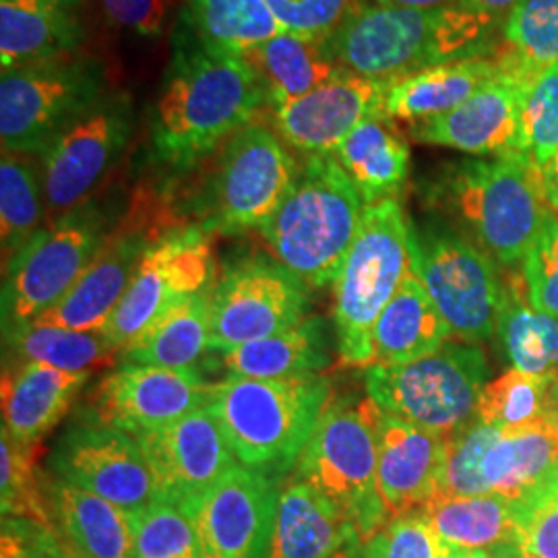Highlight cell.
Listing matches in <instances>:
<instances>
[{
  "mask_svg": "<svg viewBox=\"0 0 558 558\" xmlns=\"http://www.w3.org/2000/svg\"><path fill=\"white\" fill-rule=\"evenodd\" d=\"M48 220L41 179L25 156L2 151L0 160V240L4 265Z\"/></svg>",
  "mask_w": 558,
  "mask_h": 558,
  "instance_id": "39",
  "label": "cell"
},
{
  "mask_svg": "<svg viewBox=\"0 0 558 558\" xmlns=\"http://www.w3.org/2000/svg\"><path fill=\"white\" fill-rule=\"evenodd\" d=\"M54 527L80 558H137L131 513L57 478L46 480Z\"/></svg>",
  "mask_w": 558,
  "mask_h": 558,
  "instance_id": "27",
  "label": "cell"
},
{
  "mask_svg": "<svg viewBox=\"0 0 558 558\" xmlns=\"http://www.w3.org/2000/svg\"><path fill=\"white\" fill-rule=\"evenodd\" d=\"M518 154L538 170L558 154V62L544 69L523 96Z\"/></svg>",
  "mask_w": 558,
  "mask_h": 558,
  "instance_id": "43",
  "label": "cell"
},
{
  "mask_svg": "<svg viewBox=\"0 0 558 558\" xmlns=\"http://www.w3.org/2000/svg\"><path fill=\"white\" fill-rule=\"evenodd\" d=\"M135 106L126 92H108L73 120L40 156L48 220L94 199L135 135Z\"/></svg>",
  "mask_w": 558,
  "mask_h": 558,
  "instance_id": "13",
  "label": "cell"
},
{
  "mask_svg": "<svg viewBox=\"0 0 558 558\" xmlns=\"http://www.w3.org/2000/svg\"><path fill=\"white\" fill-rule=\"evenodd\" d=\"M331 393L323 375L274 380L230 375L209 387L207 410L242 468L281 482L296 470Z\"/></svg>",
  "mask_w": 558,
  "mask_h": 558,
  "instance_id": "3",
  "label": "cell"
},
{
  "mask_svg": "<svg viewBox=\"0 0 558 558\" xmlns=\"http://www.w3.org/2000/svg\"><path fill=\"white\" fill-rule=\"evenodd\" d=\"M379 416L371 399L331 401L294 470V480L317 488L352 521L360 542L375 536L391 519L377 484Z\"/></svg>",
  "mask_w": 558,
  "mask_h": 558,
  "instance_id": "8",
  "label": "cell"
},
{
  "mask_svg": "<svg viewBox=\"0 0 558 558\" xmlns=\"http://www.w3.org/2000/svg\"><path fill=\"white\" fill-rule=\"evenodd\" d=\"M211 290L182 300L120 350L122 366H158L195 371L209 348Z\"/></svg>",
  "mask_w": 558,
  "mask_h": 558,
  "instance_id": "32",
  "label": "cell"
},
{
  "mask_svg": "<svg viewBox=\"0 0 558 558\" xmlns=\"http://www.w3.org/2000/svg\"><path fill=\"white\" fill-rule=\"evenodd\" d=\"M440 558H472L470 550H459V548H447L442 550V557Z\"/></svg>",
  "mask_w": 558,
  "mask_h": 558,
  "instance_id": "57",
  "label": "cell"
},
{
  "mask_svg": "<svg viewBox=\"0 0 558 558\" xmlns=\"http://www.w3.org/2000/svg\"><path fill=\"white\" fill-rule=\"evenodd\" d=\"M500 428L474 420L470 426L449 437L447 463L440 480L439 497H478L493 495L482 474V461Z\"/></svg>",
  "mask_w": 558,
  "mask_h": 558,
  "instance_id": "45",
  "label": "cell"
},
{
  "mask_svg": "<svg viewBox=\"0 0 558 558\" xmlns=\"http://www.w3.org/2000/svg\"><path fill=\"white\" fill-rule=\"evenodd\" d=\"M265 106L259 83L239 54L182 29L149 110L154 156L168 168L191 170L246 126Z\"/></svg>",
  "mask_w": 558,
  "mask_h": 558,
  "instance_id": "1",
  "label": "cell"
},
{
  "mask_svg": "<svg viewBox=\"0 0 558 558\" xmlns=\"http://www.w3.org/2000/svg\"><path fill=\"white\" fill-rule=\"evenodd\" d=\"M161 500L182 505L240 465L218 420L203 405L189 416L137 437Z\"/></svg>",
  "mask_w": 558,
  "mask_h": 558,
  "instance_id": "22",
  "label": "cell"
},
{
  "mask_svg": "<svg viewBox=\"0 0 558 558\" xmlns=\"http://www.w3.org/2000/svg\"><path fill=\"white\" fill-rule=\"evenodd\" d=\"M333 558H364V555H362V542H356V544H350V546L341 548Z\"/></svg>",
  "mask_w": 558,
  "mask_h": 558,
  "instance_id": "56",
  "label": "cell"
},
{
  "mask_svg": "<svg viewBox=\"0 0 558 558\" xmlns=\"http://www.w3.org/2000/svg\"><path fill=\"white\" fill-rule=\"evenodd\" d=\"M299 170L279 135L248 122L223 143L197 197V223L209 234L260 230L292 191Z\"/></svg>",
  "mask_w": 558,
  "mask_h": 558,
  "instance_id": "10",
  "label": "cell"
},
{
  "mask_svg": "<svg viewBox=\"0 0 558 558\" xmlns=\"http://www.w3.org/2000/svg\"><path fill=\"white\" fill-rule=\"evenodd\" d=\"M422 511L447 548L482 550L493 558H521L515 500L495 493L437 497Z\"/></svg>",
  "mask_w": 558,
  "mask_h": 558,
  "instance_id": "30",
  "label": "cell"
},
{
  "mask_svg": "<svg viewBox=\"0 0 558 558\" xmlns=\"http://www.w3.org/2000/svg\"><path fill=\"white\" fill-rule=\"evenodd\" d=\"M279 482L236 465L180 509L195 523L203 558H269Z\"/></svg>",
  "mask_w": 558,
  "mask_h": 558,
  "instance_id": "18",
  "label": "cell"
},
{
  "mask_svg": "<svg viewBox=\"0 0 558 558\" xmlns=\"http://www.w3.org/2000/svg\"><path fill=\"white\" fill-rule=\"evenodd\" d=\"M412 271V221L398 199L364 205L359 234L333 281L339 359L373 366V329Z\"/></svg>",
  "mask_w": 558,
  "mask_h": 558,
  "instance_id": "6",
  "label": "cell"
},
{
  "mask_svg": "<svg viewBox=\"0 0 558 558\" xmlns=\"http://www.w3.org/2000/svg\"><path fill=\"white\" fill-rule=\"evenodd\" d=\"M389 85L339 66L315 92L274 110L278 135L306 158L329 156L364 120L385 114Z\"/></svg>",
  "mask_w": 558,
  "mask_h": 558,
  "instance_id": "20",
  "label": "cell"
},
{
  "mask_svg": "<svg viewBox=\"0 0 558 558\" xmlns=\"http://www.w3.org/2000/svg\"><path fill=\"white\" fill-rule=\"evenodd\" d=\"M209 387L197 371L120 366L96 385L83 420L137 439L207 405Z\"/></svg>",
  "mask_w": 558,
  "mask_h": 558,
  "instance_id": "19",
  "label": "cell"
},
{
  "mask_svg": "<svg viewBox=\"0 0 558 558\" xmlns=\"http://www.w3.org/2000/svg\"><path fill=\"white\" fill-rule=\"evenodd\" d=\"M0 558H80L57 532L36 521L2 518Z\"/></svg>",
  "mask_w": 558,
  "mask_h": 558,
  "instance_id": "50",
  "label": "cell"
},
{
  "mask_svg": "<svg viewBox=\"0 0 558 558\" xmlns=\"http://www.w3.org/2000/svg\"><path fill=\"white\" fill-rule=\"evenodd\" d=\"M40 447H23L2 430L0 440V507L2 518L36 521L57 532L52 511L46 497L44 476L36 468Z\"/></svg>",
  "mask_w": 558,
  "mask_h": 558,
  "instance_id": "40",
  "label": "cell"
},
{
  "mask_svg": "<svg viewBox=\"0 0 558 558\" xmlns=\"http://www.w3.org/2000/svg\"><path fill=\"white\" fill-rule=\"evenodd\" d=\"M519 2L521 0H459V7L502 21L505 15L507 17L511 15V11L518 7Z\"/></svg>",
  "mask_w": 558,
  "mask_h": 558,
  "instance_id": "52",
  "label": "cell"
},
{
  "mask_svg": "<svg viewBox=\"0 0 558 558\" xmlns=\"http://www.w3.org/2000/svg\"><path fill=\"white\" fill-rule=\"evenodd\" d=\"M286 32L329 38L356 9V0H265Z\"/></svg>",
  "mask_w": 558,
  "mask_h": 558,
  "instance_id": "48",
  "label": "cell"
},
{
  "mask_svg": "<svg viewBox=\"0 0 558 558\" xmlns=\"http://www.w3.org/2000/svg\"><path fill=\"white\" fill-rule=\"evenodd\" d=\"M502 21L463 7H359L327 38L339 66L371 80L398 81L458 60L490 57Z\"/></svg>",
  "mask_w": 558,
  "mask_h": 558,
  "instance_id": "2",
  "label": "cell"
},
{
  "mask_svg": "<svg viewBox=\"0 0 558 558\" xmlns=\"http://www.w3.org/2000/svg\"><path fill=\"white\" fill-rule=\"evenodd\" d=\"M509 57L530 75L558 62V0H521L502 21Z\"/></svg>",
  "mask_w": 558,
  "mask_h": 558,
  "instance_id": "41",
  "label": "cell"
},
{
  "mask_svg": "<svg viewBox=\"0 0 558 558\" xmlns=\"http://www.w3.org/2000/svg\"><path fill=\"white\" fill-rule=\"evenodd\" d=\"M364 205L398 199L410 174V147L387 114L364 120L333 151Z\"/></svg>",
  "mask_w": 558,
  "mask_h": 558,
  "instance_id": "34",
  "label": "cell"
},
{
  "mask_svg": "<svg viewBox=\"0 0 558 558\" xmlns=\"http://www.w3.org/2000/svg\"><path fill=\"white\" fill-rule=\"evenodd\" d=\"M108 92L104 62L81 52L2 71V151L41 156L59 133Z\"/></svg>",
  "mask_w": 558,
  "mask_h": 558,
  "instance_id": "11",
  "label": "cell"
},
{
  "mask_svg": "<svg viewBox=\"0 0 558 558\" xmlns=\"http://www.w3.org/2000/svg\"><path fill=\"white\" fill-rule=\"evenodd\" d=\"M331 364L327 327L311 317L278 336L257 339L223 352V366L234 377L302 379L317 377Z\"/></svg>",
  "mask_w": 558,
  "mask_h": 558,
  "instance_id": "35",
  "label": "cell"
},
{
  "mask_svg": "<svg viewBox=\"0 0 558 558\" xmlns=\"http://www.w3.org/2000/svg\"><path fill=\"white\" fill-rule=\"evenodd\" d=\"M523 279L527 299L534 308L558 319V216L542 228L538 240L523 260Z\"/></svg>",
  "mask_w": 558,
  "mask_h": 558,
  "instance_id": "47",
  "label": "cell"
},
{
  "mask_svg": "<svg viewBox=\"0 0 558 558\" xmlns=\"http://www.w3.org/2000/svg\"><path fill=\"white\" fill-rule=\"evenodd\" d=\"M449 437L380 412L377 484L389 518L424 509L439 497Z\"/></svg>",
  "mask_w": 558,
  "mask_h": 558,
  "instance_id": "23",
  "label": "cell"
},
{
  "mask_svg": "<svg viewBox=\"0 0 558 558\" xmlns=\"http://www.w3.org/2000/svg\"><path fill=\"white\" fill-rule=\"evenodd\" d=\"M412 269L463 343L490 339L499 323L502 281L493 259L445 221L412 223Z\"/></svg>",
  "mask_w": 558,
  "mask_h": 558,
  "instance_id": "12",
  "label": "cell"
},
{
  "mask_svg": "<svg viewBox=\"0 0 558 558\" xmlns=\"http://www.w3.org/2000/svg\"><path fill=\"white\" fill-rule=\"evenodd\" d=\"M430 199L458 221L465 239L505 267L525 260L555 214L544 197L538 168L518 151L447 166L433 184Z\"/></svg>",
  "mask_w": 558,
  "mask_h": 558,
  "instance_id": "4",
  "label": "cell"
},
{
  "mask_svg": "<svg viewBox=\"0 0 558 558\" xmlns=\"http://www.w3.org/2000/svg\"><path fill=\"white\" fill-rule=\"evenodd\" d=\"M131 519L137 558H203L197 527L179 505L158 500Z\"/></svg>",
  "mask_w": 558,
  "mask_h": 558,
  "instance_id": "44",
  "label": "cell"
},
{
  "mask_svg": "<svg viewBox=\"0 0 558 558\" xmlns=\"http://www.w3.org/2000/svg\"><path fill=\"white\" fill-rule=\"evenodd\" d=\"M548 380L532 377L518 368L486 383L480 398L478 420L500 430L525 428L546 420Z\"/></svg>",
  "mask_w": 558,
  "mask_h": 558,
  "instance_id": "42",
  "label": "cell"
},
{
  "mask_svg": "<svg viewBox=\"0 0 558 558\" xmlns=\"http://www.w3.org/2000/svg\"><path fill=\"white\" fill-rule=\"evenodd\" d=\"M259 83L265 106L276 110L315 92L338 73L327 38L281 32L240 54Z\"/></svg>",
  "mask_w": 558,
  "mask_h": 558,
  "instance_id": "28",
  "label": "cell"
},
{
  "mask_svg": "<svg viewBox=\"0 0 558 558\" xmlns=\"http://www.w3.org/2000/svg\"><path fill=\"white\" fill-rule=\"evenodd\" d=\"M546 418L553 420L558 426V380L548 383V403H546Z\"/></svg>",
  "mask_w": 558,
  "mask_h": 558,
  "instance_id": "55",
  "label": "cell"
},
{
  "mask_svg": "<svg viewBox=\"0 0 558 558\" xmlns=\"http://www.w3.org/2000/svg\"><path fill=\"white\" fill-rule=\"evenodd\" d=\"M101 11L117 27L137 38H160L170 20V0H100Z\"/></svg>",
  "mask_w": 558,
  "mask_h": 558,
  "instance_id": "51",
  "label": "cell"
},
{
  "mask_svg": "<svg viewBox=\"0 0 558 558\" xmlns=\"http://www.w3.org/2000/svg\"><path fill=\"white\" fill-rule=\"evenodd\" d=\"M451 338L447 320L412 269L373 329V366L416 362Z\"/></svg>",
  "mask_w": 558,
  "mask_h": 558,
  "instance_id": "31",
  "label": "cell"
},
{
  "mask_svg": "<svg viewBox=\"0 0 558 558\" xmlns=\"http://www.w3.org/2000/svg\"><path fill=\"white\" fill-rule=\"evenodd\" d=\"M497 331L513 368L558 380V319L532 306L523 274L502 283Z\"/></svg>",
  "mask_w": 558,
  "mask_h": 558,
  "instance_id": "36",
  "label": "cell"
},
{
  "mask_svg": "<svg viewBox=\"0 0 558 558\" xmlns=\"http://www.w3.org/2000/svg\"><path fill=\"white\" fill-rule=\"evenodd\" d=\"M379 4L389 7H405V9H445L458 7L459 0H377Z\"/></svg>",
  "mask_w": 558,
  "mask_h": 558,
  "instance_id": "54",
  "label": "cell"
},
{
  "mask_svg": "<svg viewBox=\"0 0 558 558\" xmlns=\"http://www.w3.org/2000/svg\"><path fill=\"white\" fill-rule=\"evenodd\" d=\"M89 373H71L40 362H21L2 377V430L23 447L40 440L71 410Z\"/></svg>",
  "mask_w": 558,
  "mask_h": 558,
  "instance_id": "25",
  "label": "cell"
},
{
  "mask_svg": "<svg viewBox=\"0 0 558 558\" xmlns=\"http://www.w3.org/2000/svg\"><path fill=\"white\" fill-rule=\"evenodd\" d=\"M558 472V426L553 420L500 430L482 461L490 490L521 500L542 490Z\"/></svg>",
  "mask_w": 558,
  "mask_h": 558,
  "instance_id": "33",
  "label": "cell"
},
{
  "mask_svg": "<svg viewBox=\"0 0 558 558\" xmlns=\"http://www.w3.org/2000/svg\"><path fill=\"white\" fill-rule=\"evenodd\" d=\"M539 174H542V189H544L546 203L555 214H558V154L555 160L539 170Z\"/></svg>",
  "mask_w": 558,
  "mask_h": 558,
  "instance_id": "53",
  "label": "cell"
},
{
  "mask_svg": "<svg viewBox=\"0 0 558 558\" xmlns=\"http://www.w3.org/2000/svg\"><path fill=\"white\" fill-rule=\"evenodd\" d=\"M356 542L352 521L317 488L300 480L281 488L269 558H333Z\"/></svg>",
  "mask_w": 558,
  "mask_h": 558,
  "instance_id": "26",
  "label": "cell"
},
{
  "mask_svg": "<svg viewBox=\"0 0 558 558\" xmlns=\"http://www.w3.org/2000/svg\"><path fill=\"white\" fill-rule=\"evenodd\" d=\"M306 308L308 286L279 260H234L214 281L209 348L230 352L278 336L302 323Z\"/></svg>",
  "mask_w": 558,
  "mask_h": 558,
  "instance_id": "15",
  "label": "cell"
},
{
  "mask_svg": "<svg viewBox=\"0 0 558 558\" xmlns=\"http://www.w3.org/2000/svg\"><path fill=\"white\" fill-rule=\"evenodd\" d=\"M486 377V356L476 343L447 341L410 364L371 366L366 393L380 412L453 437L478 420Z\"/></svg>",
  "mask_w": 558,
  "mask_h": 558,
  "instance_id": "9",
  "label": "cell"
},
{
  "mask_svg": "<svg viewBox=\"0 0 558 558\" xmlns=\"http://www.w3.org/2000/svg\"><path fill=\"white\" fill-rule=\"evenodd\" d=\"M362 214L364 201L336 156H311L260 236L274 259L308 288H325L338 278Z\"/></svg>",
  "mask_w": 558,
  "mask_h": 558,
  "instance_id": "5",
  "label": "cell"
},
{
  "mask_svg": "<svg viewBox=\"0 0 558 558\" xmlns=\"http://www.w3.org/2000/svg\"><path fill=\"white\" fill-rule=\"evenodd\" d=\"M189 23L214 48L244 54L283 29L265 0H184Z\"/></svg>",
  "mask_w": 558,
  "mask_h": 558,
  "instance_id": "37",
  "label": "cell"
},
{
  "mask_svg": "<svg viewBox=\"0 0 558 558\" xmlns=\"http://www.w3.org/2000/svg\"><path fill=\"white\" fill-rule=\"evenodd\" d=\"M542 490H544V493H548V495H553V497L558 500V472L557 476L550 480V482H548V484H546Z\"/></svg>",
  "mask_w": 558,
  "mask_h": 558,
  "instance_id": "58",
  "label": "cell"
},
{
  "mask_svg": "<svg viewBox=\"0 0 558 558\" xmlns=\"http://www.w3.org/2000/svg\"><path fill=\"white\" fill-rule=\"evenodd\" d=\"M80 0H0L2 71L80 52Z\"/></svg>",
  "mask_w": 558,
  "mask_h": 558,
  "instance_id": "24",
  "label": "cell"
},
{
  "mask_svg": "<svg viewBox=\"0 0 558 558\" xmlns=\"http://www.w3.org/2000/svg\"><path fill=\"white\" fill-rule=\"evenodd\" d=\"M505 69L502 57L458 60L391 81L385 114L412 124L439 119L470 100Z\"/></svg>",
  "mask_w": 558,
  "mask_h": 558,
  "instance_id": "29",
  "label": "cell"
},
{
  "mask_svg": "<svg viewBox=\"0 0 558 558\" xmlns=\"http://www.w3.org/2000/svg\"><path fill=\"white\" fill-rule=\"evenodd\" d=\"M505 69L468 101L439 119L410 126L412 140L451 147L470 156H505L518 151L523 96L538 75H530L507 52Z\"/></svg>",
  "mask_w": 558,
  "mask_h": 558,
  "instance_id": "21",
  "label": "cell"
},
{
  "mask_svg": "<svg viewBox=\"0 0 558 558\" xmlns=\"http://www.w3.org/2000/svg\"><path fill=\"white\" fill-rule=\"evenodd\" d=\"M48 468L52 478L114 502L135 515L161 500L160 486L135 437L92 420L69 426Z\"/></svg>",
  "mask_w": 558,
  "mask_h": 558,
  "instance_id": "16",
  "label": "cell"
},
{
  "mask_svg": "<svg viewBox=\"0 0 558 558\" xmlns=\"http://www.w3.org/2000/svg\"><path fill=\"white\" fill-rule=\"evenodd\" d=\"M119 203L94 197L46 221L4 265L2 333L32 325L64 299L122 220Z\"/></svg>",
  "mask_w": 558,
  "mask_h": 558,
  "instance_id": "7",
  "label": "cell"
},
{
  "mask_svg": "<svg viewBox=\"0 0 558 558\" xmlns=\"http://www.w3.org/2000/svg\"><path fill=\"white\" fill-rule=\"evenodd\" d=\"M4 343L21 362H40L71 373H89L120 354L100 331H77L46 323L25 325L4 336Z\"/></svg>",
  "mask_w": 558,
  "mask_h": 558,
  "instance_id": "38",
  "label": "cell"
},
{
  "mask_svg": "<svg viewBox=\"0 0 558 558\" xmlns=\"http://www.w3.org/2000/svg\"><path fill=\"white\" fill-rule=\"evenodd\" d=\"M199 223H174L154 240L114 315L101 329L122 350L182 300L214 283V242Z\"/></svg>",
  "mask_w": 558,
  "mask_h": 558,
  "instance_id": "14",
  "label": "cell"
},
{
  "mask_svg": "<svg viewBox=\"0 0 558 558\" xmlns=\"http://www.w3.org/2000/svg\"><path fill=\"white\" fill-rule=\"evenodd\" d=\"M521 558H558V500L538 490L515 500Z\"/></svg>",
  "mask_w": 558,
  "mask_h": 558,
  "instance_id": "49",
  "label": "cell"
},
{
  "mask_svg": "<svg viewBox=\"0 0 558 558\" xmlns=\"http://www.w3.org/2000/svg\"><path fill=\"white\" fill-rule=\"evenodd\" d=\"M174 223L179 221H168L158 214L149 197H135L71 292L36 323L101 331L124 299L147 246Z\"/></svg>",
  "mask_w": 558,
  "mask_h": 558,
  "instance_id": "17",
  "label": "cell"
},
{
  "mask_svg": "<svg viewBox=\"0 0 558 558\" xmlns=\"http://www.w3.org/2000/svg\"><path fill=\"white\" fill-rule=\"evenodd\" d=\"M442 550L422 509L389 519L375 536L362 542L364 558H440Z\"/></svg>",
  "mask_w": 558,
  "mask_h": 558,
  "instance_id": "46",
  "label": "cell"
},
{
  "mask_svg": "<svg viewBox=\"0 0 558 558\" xmlns=\"http://www.w3.org/2000/svg\"><path fill=\"white\" fill-rule=\"evenodd\" d=\"M472 558H493L488 553H482V550H474L472 553Z\"/></svg>",
  "mask_w": 558,
  "mask_h": 558,
  "instance_id": "59",
  "label": "cell"
}]
</instances>
